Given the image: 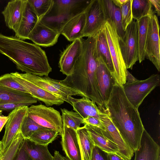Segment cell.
<instances>
[{
	"mask_svg": "<svg viewBox=\"0 0 160 160\" xmlns=\"http://www.w3.org/2000/svg\"><path fill=\"white\" fill-rule=\"evenodd\" d=\"M105 110L128 146L134 152L140 146L141 140L145 129L138 109L127 98L122 86L114 85Z\"/></svg>",
	"mask_w": 160,
	"mask_h": 160,
	"instance_id": "obj_1",
	"label": "cell"
},
{
	"mask_svg": "<svg viewBox=\"0 0 160 160\" xmlns=\"http://www.w3.org/2000/svg\"><path fill=\"white\" fill-rule=\"evenodd\" d=\"M138 80L135 78L128 70L126 72V83H129L133 82L138 81Z\"/></svg>",
	"mask_w": 160,
	"mask_h": 160,
	"instance_id": "obj_45",
	"label": "cell"
},
{
	"mask_svg": "<svg viewBox=\"0 0 160 160\" xmlns=\"http://www.w3.org/2000/svg\"><path fill=\"white\" fill-rule=\"evenodd\" d=\"M159 28L158 18L154 14L151 17L148 25L145 48V57L152 63L159 72L160 71Z\"/></svg>",
	"mask_w": 160,
	"mask_h": 160,
	"instance_id": "obj_9",
	"label": "cell"
},
{
	"mask_svg": "<svg viewBox=\"0 0 160 160\" xmlns=\"http://www.w3.org/2000/svg\"><path fill=\"white\" fill-rule=\"evenodd\" d=\"M160 152L159 146L145 129L139 148L134 152V160H160Z\"/></svg>",
	"mask_w": 160,
	"mask_h": 160,
	"instance_id": "obj_18",
	"label": "cell"
},
{
	"mask_svg": "<svg viewBox=\"0 0 160 160\" xmlns=\"http://www.w3.org/2000/svg\"><path fill=\"white\" fill-rule=\"evenodd\" d=\"M63 124L76 131L83 124V119L77 112L69 111L66 109H61Z\"/></svg>",
	"mask_w": 160,
	"mask_h": 160,
	"instance_id": "obj_32",
	"label": "cell"
},
{
	"mask_svg": "<svg viewBox=\"0 0 160 160\" xmlns=\"http://www.w3.org/2000/svg\"><path fill=\"white\" fill-rule=\"evenodd\" d=\"M21 73L22 75L26 78L64 102H67L70 104L69 99V96L54 88L52 85L47 82L43 77L28 73Z\"/></svg>",
	"mask_w": 160,
	"mask_h": 160,
	"instance_id": "obj_29",
	"label": "cell"
},
{
	"mask_svg": "<svg viewBox=\"0 0 160 160\" xmlns=\"http://www.w3.org/2000/svg\"><path fill=\"white\" fill-rule=\"evenodd\" d=\"M152 5L155 9V12L158 16L160 15V0H149Z\"/></svg>",
	"mask_w": 160,
	"mask_h": 160,
	"instance_id": "obj_43",
	"label": "cell"
},
{
	"mask_svg": "<svg viewBox=\"0 0 160 160\" xmlns=\"http://www.w3.org/2000/svg\"><path fill=\"white\" fill-rule=\"evenodd\" d=\"M13 160H33L25 150L22 142Z\"/></svg>",
	"mask_w": 160,
	"mask_h": 160,
	"instance_id": "obj_41",
	"label": "cell"
},
{
	"mask_svg": "<svg viewBox=\"0 0 160 160\" xmlns=\"http://www.w3.org/2000/svg\"><path fill=\"white\" fill-rule=\"evenodd\" d=\"M27 0H14L9 2L2 13L6 25L15 32L18 29Z\"/></svg>",
	"mask_w": 160,
	"mask_h": 160,
	"instance_id": "obj_17",
	"label": "cell"
},
{
	"mask_svg": "<svg viewBox=\"0 0 160 160\" xmlns=\"http://www.w3.org/2000/svg\"><path fill=\"white\" fill-rule=\"evenodd\" d=\"M9 119V116H1L0 115V132L2 131V128L6 124Z\"/></svg>",
	"mask_w": 160,
	"mask_h": 160,
	"instance_id": "obj_46",
	"label": "cell"
},
{
	"mask_svg": "<svg viewBox=\"0 0 160 160\" xmlns=\"http://www.w3.org/2000/svg\"><path fill=\"white\" fill-rule=\"evenodd\" d=\"M39 20L49 13L53 4V0H28Z\"/></svg>",
	"mask_w": 160,
	"mask_h": 160,
	"instance_id": "obj_34",
	"label": "cell"
},
{
	"mask_svg": "<svg viewBox=\"0 0 160 160\" xmlns=\"http://www.w3.org/2000/svg\"><path fill=\"white\" fill-rule=\"evenodd\" d=\"M2 142L0 141V159L4 154Z\"/></svg>",
	"mask_w": 160,
	"mask_h": 160,
	"instance_id": "obj_49",
	"label": "cell"
},
{
	"mask_svg": "<svg viewBox=\"0 0 160 160\" xmlns=\"http://www.w3.org/2000/svg\"><path fill=\"white\" fill-rule=\"evenodd\" d=\"M28 115L35 122L45 128L59 132L62 131L63 123L59 112L50 107L42 104L28 107Z\"/></svg>",
	"mask_w": 160,
	"mask_h": 160,
	"instance_id": "obj_7",
	"label": "cell"
},
{
	"mask_svg": "<svg viewBox=\"0 0 160 160\" xmlns=\"http://www.w3.org/2000/svg\"><path fill=\"white\" fill-rule=\"evenodd\" d=\"M38 100L30 94L0 86V105L8 103L26 104L29 106Z\"/></svg>",
	"mask_w": 160,
	"mask_h": 160,
	"instance_id": "obj_23",
	"label": "cell"
},
{
	"mask_svg": "<svg viewBox=\"0 0 160 160\" xmlns=\"http://www.w3.org/2000/svg\"><path fill=\"white\" fill-rule=\"evenodd\" d=\"M149 0H132L131 10L133 19L137 21L143 17L154 15Z\"/></svg>",
	"mask_w": 160,
	"mask_h": 160,
	"instance_id": "obj_30",
	"label": "cell"
},
{
	"mask_svg": "<svg viewBox=\"0 0 160 160\" xmlns=\"http://www.w3.org/2000/svg\"><path fill=\"white\" fill-rule=\"evenodd\" d=\"M0 86L29 93L24 87L14 79L11 73H6L0 77Z\"/></svg>",
	"mask_w": 160,
	"mask_h": 160,
	"instance_id": "obj_36",
	"label": "cell"
},
{
	"mask_svg": "<svg viewBox=\"0 0 160 160\" xmlns=\"http://www.w3.org/2000/svg\"><path fill=\"white\" fill-rule=\"evenodd\" d=\"M92 0H53L50 12L39 20L60 32L63 25L76 15L85 11Z\"/></svg>",
	"mask_w": 160,
	"mask_h": 160,
	"instance_id": "obj_3",
	"label": "cell"
},
{
	"mask_svg": "<svg viewBox=\"0 0 160 160\" xmlns=\"http://www.w3.org/2000/svg\"><path fill=\"white\" fill-rule=\"evenodd\" d=\"M82 160H92L95 146L88 131L84 125L76 131Z\"/></svg>",
	"mask_w": 160,
	"mask_h": 160,
	"instance_id": "obj_26",
	"label": "cell"
},
{
	"mask_svg": "<svg viewBox=\"0 0 160 160\" xmlns=\"http://www.w3.org/2000/svg\"><path fill=\"white\" fill-rule=\"evenodd\" d=\"M86 17L83 37H92L103 28L109 19L103 0H92L84 11Z\"/></svg>",
	"mask_w": 160,
	"mask_h": 160,
	"instance_id": "obj_6",
	"label": "cell"
},
{
	"mask_svg": "<svg viewBox=\"0 0 160 160\" xmlns=\"http://www.w3.org/2000/svg\"><path fill=\"white\" fill-rule=\"evenodd\" d=\"M2 110H0V115H1L2 114Z\"/></svg>",
	"mask_w": 160,
	"mask_h": 160,
	"instance_id": "obj_50",
	"label": "cell"
},
{
	"mask_svg": "<svg viewBox=\"0 0 160 160\" xmlns=\"http://www.w3.org/2000/svg\"><path fill=\"white\" fill-rule=\"evenodd\" d=\"M96 36L97 50L98 57H101L113 77V64L107 40L103 28Z\"/></svg>",
	"mask_w": 160,
	"mask_h": 160,
	"instance_id": "obj_27",
	"label": "cell"
},
{
	"mask_svg": "<svg viewBox=\"0 0 160 160\" xmlns=\"http://www.w3.org/2000/svg\"><path fill=\"white\" fill-rule=\"evenodd\" d=\"M24 138L20 132L15 136L0 160H13Z\"/></svg>",
	"mask_w": 160,
	"mask_h": 160,
	"instance_id": "obj_35",
	"label": "cell"
},
{
	"mask_svg": "<svg viewBox=\"0 0 160 160\" xmlns=\"http://www.w3.org/2000/svg\"><path fill=\"white\" fill-rule=\"evenodd\" d=\"M85 22V14L84 11L68 21L61 28L60 34L70 42L82 38Z\"/></svg>",
	"mask_w": 160,
	"mask_h": 160,
	"instance_id": "obj_19",
	"label": "cell"
},
{
	"mask_svg": "<svg viewBox=\"0 0 160 160\" xmlns=\"http://www.w3.org/2000/svg\"><path fill=\"white\" fill-rule=\"evenodd\" d=\"M60 32L41 22L39 20L29 34L28 39L43 47L52 46L57 42Z\"/></svg>",
	"mask_w": 160,
	"mask_h": 160,
	"instance_id": "obj_14",
	"label": "cell"
},
{
	"mask_svg": "<svg viewBox=\"0 0 160 160\" xmlns=\"http://www.w3.org/2000/svg\"><path fill=\"white\" fill-rule=\"evenodd\" d=\"M13 78L24 87L28 93L38 100L43 102L47 107L59 105L64 101L23 77L21 73L11 72Z\"/></svg>",
	"mask_w": 160,
	"mask_h": 160,
	"instance_id": "obj_11",
	"label": "cell"
},
{
	"mask_svg": "<svg viewBox=\"0 0 160 160\" xmlns=\"http://www.w3.org/2000/svg\"><path fill=\"white\" fill-rule=\"evenodd\" d=\"M108 155L109 160H127L114 154L108 153Z\"/></svg>",
	"mask_w": 160,
	"mask_h": 160,
	"instance_id": "obj_47",
	"label": "cell"
},
{
	"mask_svg": "<svg viewBox=\"0 0 160 160\" xmlns=\"http://www.w3.org/2000/svg\"><path fill=\"white\" fill-rule=\"evenodd\" d=\"M59 134L56 130L46 129L35 132L28 139L37 144L48 146L56 139Z\"/></svg>",
	"mask_w": 160,
	"mask_h": 160,
	"instance_id": "obj_31",
	"label": "cell"
},
{
	"mask_svg": "<svg viewBox=\"0 0 160 160\" xmlns=\"http://www.w3.org/2000/svg\"><path fill=\"white\" fill-rule=\"evenodd\" d=\"M158 74H153L143 80H138L122 86L125 94L129 101L136 108H138L145 98L160 85Z\"/></svg>",
	"mask_w": 160,
	"mask_h": 160,
	"instance_id": "obj_5",
	"label": "cell"
},
{
	"mask_svg": "<svg viewBox=\"0 0 160 160\" xmlns=\"http://www.w3.org/2000/svg\"><path fill=\"white\" fill-rule=\"evenodd\" d=\"M96 77L99 91L105 106L116 83L100 56L98 57Z\"/></svg>",
	"mask_w": 160,
	"mask_h": 160,
	"instance_id": "obj_12",
	"label": "cell"
},
{
	"mask_svg": "<svg viewBox=\"0 0 160 160\" xmlns=\"http://www.w3.org/2000/svg\"><path fill=\"white\" fill-rule=\"evenodd\" d=\"M80 39L73 41L60 54L59 67L62 73L68 76L71 73L75 65L79 58L82 51Z\"/></svg>",
	"mask_w": 160,
	"mask_h": 160,
	"instance_id": "obj_15",
	"label": "cell"
},
{
	"mask_svg": "<svg viewBox=\"0 0 160 160\" xmlns=\"http://www.w3.org/2000/svg\"><path fill=\"white\" fill-rule=\"evenodd\" d=\"M137 21L133 19L127 27L122 39L119 38L122 56L127 69H132L138 60L137 41Z\"/></svg>",
	"mask_w": 160,
	"mask_h": 160,
	"instance_id": "obj_8",
	"label": "cell"
},
{
	"mask_svg": "<svg viewBox=\"0 0 160 160\" xmlns=\"http://www.w3.org/2000/svg\"><path fill=\"white\" fill-rule=\"evenodd\" d=\"M132 1V0H128L125 4L120 8L121 12L122 27L124 32L127 26L133 19L131 10Z\"/></svg>",
	"mask_w": 160,
	"mask_h": 160,
	"instance_id": "obj_38",
	"label": "cell"
},
{
	"mask_svg": "<svg viewBox=\"0 0 160 160\" xmlns=\"http://www.w3.org/2000/svg\"><path fill=\"white\" fill-rule=\"evenodd\" d=\"M0 53L15 64L18 70L26 73L48 76L52 71L44 51L15 36L0 33Z\"/></svg>",
	"mask_w": 160,
	"mask_h": 160,
	"instance_id": "obj_2",
	"label": "cell"
},
{
	"mask_svg": "<svg viewBox=\"0 0 160 160\" xmlns=\"http://www.w3.org/2000/svg\"><path fill=\"white\" fill-rule=\"evenodd\" d=\"M39 19L31 4L27 0L19 28L15 32V36L23 40L28 37Z\"/></svg>",
	"mask_w": 160,
	"mask_h": 160,
	"instance_id": "obj_22",
	"label": "cell"
},
{
	"mask_svg": "<svg viewBox=\"0 0 160 160\" xmlns=\"http://www.w3.org/2000/svg\"><path fill=\"white\" fill-rule=\"evenodd\" d=\"M53 160H70L66 157L62 155L59 152L57 151L54 152L53 156Z\"/></svg>",
	"mask_w": 160,
	"mask_h": 160,
	"instance_id": "obj_44",
	"label": "cell"
},
{
	"mask_svg": "<svg viewBox=\"0 0 160 160\" xmlns=\"http://www.w3.org/2000/svg\"><path fill=\"white\" fill-rule=\"evenodd\" d=\"M48 129L43 127L35 122L28 115L24 118L20 132L24 139H28L35 132Z\"/></svg>",
	"mask_w": 160,
	"mask_h": 160,
	"instance_id": "obj_33",
	"label": "cell"
},
{
	"mask_svg": "<svg viewBox=\"0 0 160 160\" xmlns=\"http://www.w3.org/2000/svg\"><path fill=\"white\" fill-rule=\"evenodd\" d=\"M92 160H109L108 153L95 146L93 149Z\"/></svg>",
	"mask_w": 160,
	"mask_h": 160,
	"instance_id": "obj_40",
	"label": "cell"
},
{
	"mask_svg": "<svg viewBox=\"0 0 160 160\" xmlns=\"http://www.w3.org/2000/svg\"><path fill=\"white\" fill-rule=\"evenodd\" d=\"M28 108L27 106L20 107L9 114V119L6 124L4 133L1 141L4 153L16 134L20 131L24 118L28 114Z\"/></svg>",
	"mask_w": 160,
	"mask_h": 160,
	"instance_id": "obj_10",
	"label": "cell"
},
{
	"mask_svg": "<svg viewBox=\"0 0 160 160\" xmlns=\"http://www.w3.org/2000/svg\"><path fill=\"white\" fill-rule=\"evenodd\" d=\"M28 106L27 104L23 103H8L0 105V110L6 111H12L15 108L21 106Z\"/></svg>",
	"mask_w": 160,
	"mask_h": 160,
	"instance_id": "obj_42",
	"label": "cell"
},
{
	"mask_svg": "<svg viewBox=\"0 0 160 160\" xmlns=\"http://www.w3.org/2000/svg\"><path fill=\"white\" fill-rule=\"evenodd\" d=\"M70 104L73 110L77 112L85 119L89 116H93L100 119L104 112L97 106L93 101L85 97L80 99H77L69 96Z\"/></svg>",
	"mask_w": 160,
	"mask_h": 160,
	"instance_id": "obj_21",
	"label": "cell"
},
{
	"mask_svg": "<svg viewBox=\"0 0 160 160\" xmlns=\"http://www.w3.org/2000/svg\"><path fill=\"white\" fill-rule=\"evenodd\" d=\"M151 17L146 16L137 21V41L138 61L141 63L145 58V48Z\"/></svg>",
	"mask_w": 160,
	"mask_h": 160,
	"instance_id": "obj_25",
	"label": "cell"
},
{
	"mask_svg": "<svg viewBox=\"0 0 160 160\" xmlns=\"http://www.w3.org/2000/svg\"><path fill=\"white\" fill-rule=\"evenodd\" d=\"M112 1L116 6L120 8L125 4L128 0H113Z\"/></svg>",
	"mask_w": 160,
	"mask_h": 160,
	"instance_id": "obj_48",
	"label": "cell"
},
{
	"mask_svg": "<svg viewBox=\"0 0 160 160\" xmlns=\"http://www.w3.org/2000/svg\"><path fill=\"white\" fill-rule=\"evenodd\" d=\"M109 19L114 25L119 38L122 39L125 32L123 29L120 8L116 6L112 0H103Z\"/></svg>",
	"mask_w": 160,
	"mask_h": 160,
	"instance_id": "obj_28",
	"label": "cell"
},
{
	"mask_svg": "<svg viewBox=\"0 0 160 160\" xmlns=\"http://www.w3.org/2000/svg\"><path fill=\"white\" fill-rule=\"evenodd\" d=\"M84 126L95 146L107 153L115 154L123 158L118 147L107 130L88 124Z\"/></svg>",
	"mask_w": 160,
	"mask_h": 160,
	"instance_id": "obj_13",
	"label": "cell"
},
{
	"mask_svg": "<svg viewBox=\"0 0 160 160\" xmlns=\"http://www.w3.org/2000/svg\"><path fill=\"white\" fill-rule=\"evenodd\" d=\"M24 148L33 160H53L48 146L37 144L29 139H23L22 142Z\"/></svg>",
	"mask_w": 160,
	"mask_h": 160,
	"instance_id": "obj_24",
	"label": "cell"
},
{
	"mask_svg": "<svg viewBox=\"0 0 160 160\" xmlns=\"http://www.w3.org/2000/svg\"><path fill=\"white\" fill-rule=\"evenodd\" d=\"M43 78L54 88L69 96L78 95L82 96L77 91L60 83L59 80L52 79L48 76H45Z\"/></svg>",
	"mask_w": 160,
	"mask_h": 160,
	"instance_id": "obj_37",
	"label": "cell"
},
{
	"mask_svg": "<svg viewBox=\"0 0 160 160\" xmlns=\"http://www.w3.org/2000/svg\"><path fill=\"white\" fill-rule=\"evenodd\" d=\"M60 135L62 150L66 157L70 160H82L76 131L63 124Z\"/></svg>",
	"mask_w": 160,
	"mask_h": 160,
	"instance_id": "obj_16",
	"label": "cell"
},
{
	"mask_svg": "<svg viewBox=\"0 0 160 160\" xmlns=\"http://www.w3.org/2000/svg\"><path fill=\"white\" fill-rule=\"evenodd\" d=\"M103 111L104 113L100 118L101 120L113 141L118 147L122 157L126 160H131L133 156L134 151L125 142L105 109Z\"/></svg>",
	"mask_w": 160,
	"mask_h": 160,
	"instance_id": "obj_20",
	"label": "cell"
},
{
	"mask_svg": "<svg viewBox=\"0 0 160 160\" xmlns=\"http://www.w3.org/2000/svg\"><path fill=\"white\" fill-rule=\"evenodd\" d=\"M83 124H88L96 127L103 130H106L100 119L95 117H88L85 119H83Z\"/></svg>",
	"mask_w": 160,
	"mask_h": 160,
	"instance_id": "obj_39",
	"label": "cell"
},
{
	"mask_svg": "<svg viewBox=\"0 0 160 160\" xmlns=\"http://www.w3.org/2000/svg\"><path fill=\"white\" fill-rule=\"evenodd\" d=\"M102 28L113 64V77L117 83L123 86L126 82L127 69L122 56L119 42V37L114 25L109 19L105 22Z\"/></svg>",
	"mask_w": 160,
	"mask_h": 160,
	"instance_id": "obj_4",
	"label": "cell"
}]
</instances>
